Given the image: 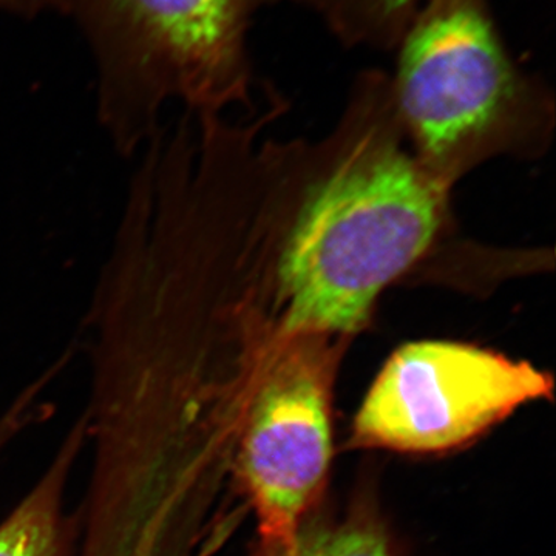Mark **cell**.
<instances>
[{
	"instance_id": "obj_2",
	"label": "cell",
	"mask_w": 556,
	"mask_h": 556,
	"mask_svg": "<svg viewBox=\"0 0 556 556\" xmlns=\"http://www.w3.org/2000/svg\"><path fill=\"white\" fill-rule=\"evenodd\" d=\"M383 73L416 159L442 185L496 156H536L554 131V100L504 46L489 0H427Z\"/></svg>"
},
{
	"instance_id": "obj_4",
	"label": "cell",
	"mask_w": 556,
	"mask_h": 556,
	"mask_svg": "<svg viewBox=\"0 0 556 556\" xmlns=\"http://www.w3.org/2000/svg\"><path fill=\"white\" fill-rule=\"evenodd\" d=\"M280 0H62L100 68L98 116L121 155L144 149L179 100L195 118L248 102V30Z\"/></svg>"
},
{
	"instance_id": "obj_8",
	"label": "cell",
	"mask_w": 556,
	"mask_h": 556,
	"mask_svg": "<svg viewBox=\"0 0 556 556\" xmlns=\"http://www.w3.org/2000/svg\"><path fill=\"white\" fill-rule=\"evenodd\" d=\"M276 556H393L390 541L367 508H354L346 517L309 522L305 519L283 551Z\"/></svg>"
},
{
	"instance_id": "obj_9",
	"label": "cell",
	"mask_w": 556,
	"mask_h": 556,
	"mask_svg": "<svg viewBox=\"0 0 556 556\" xmlns=\"http://www.w3.org/2000/svg\"><path fill=\"white\" fill-rule=\"evenodd\" d=\"M51 7L64 9L62 0H0V10H9L13 13L35 14Z\"/></svg>"
},
{
	"instance_id": "obj_5",
	"label": "cell",
	"mask_w": 556,
	"mask_h": 556,
	"mask_svg": "<svg viewBox=\"0 0 556 556\" xmlns=\"http://www.w3.org/2000/svg\"><path fill=\"white\" fill-rule=\"evenodd\" d=\"M552 394V376L529 362L471 343L420 340L399 348L380 369L351 441L413 455L448 452Z\"/></svg>"
},
{
	"instance_id": "obj_1",
	"label": "cell",
	"mask_w": 556,
	"mask_h": 556,
	"mask_svg": "<svg viewBox=\"0 0 556 556\" xmlns=\"http://www.w3.org/2000/svg\"><path fill=\"white\" fill-rule=\"evenodd\" d=\"M448 192L408 149L383 73H365L321 146L262 149L252 295L281 331L350 340L442 236Z\"/></svg>"
},
{
	"instance_id": "obj_6",
	"label": "cell",
	"mask_w": 556,
	"mask_h": 556,
	"mask_svg": "<svg viewBox=\"0 0 556 556\" xmlns=\"http://www.w3.org/2000/svg\"><path fill=\"white\" fill-rule=\"evenodd\" d=\"M87 433L89 419L84 416L70 428L30 492L0 522V556H76L79 529L67 507V489Z\"/></svg>"
},
{
	"instance_id": "obj_7",
	"label": "cell",
	"mask_w": 556,
	"mask_h": 556,
	"mask_svg": "<svg viewBox=\"0 0 556 556\" xmlns=\"http://www.w3.org/2000/svg\"><path fill=\"white\" fill-rule=\"evenodd\" d=\"M348 47L396 49L427 0H295Z\"/></svg>"
},
{
	"instance_id": "obj_3",
	"label": "cell",
	"mask_w": 556,
	"mask_h": 556,
	"mask_svg": "<svg viewBox=\"0 0 556 556\" xmlns=\"http://www.w3.org/2000/svg\"><path fill=\"white\" fill-rule=\"evenodd\" d=\"M225 345L226 387L240 408L237 475L257 518V556H276L327 481L332 388L348 339L281 331L237 278Z\"/></svg>"
},
{
	"instance_id": "obj_10",
	"label": "cell",
	"mask_w": 556,
	"mask_h": 556,
	"mask_svg": "<svg viewBox=\"0 0 556 556\" xmlns=\"http://www.w3.org/2000/svg\"><path fill=\"white\" fill-rule=\"evenodd\" d=\"M3 447H5V444H3L2 438H0V452H2Z\"/></svg>"
}]
</instances>
